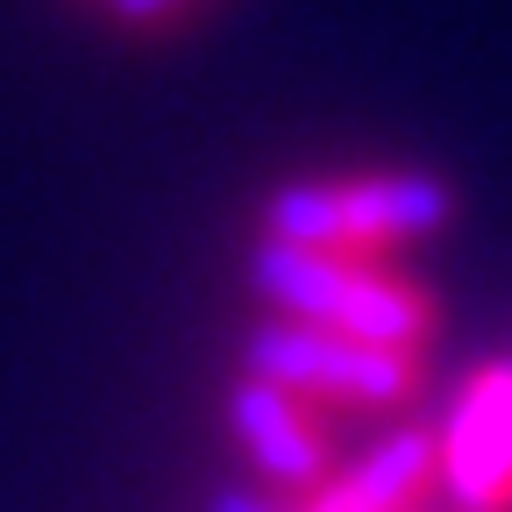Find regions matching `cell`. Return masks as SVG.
I'll return each instance as SVG.
<instances>
[{
    "instance_id": "cell-2",
    "label": "cell",
    "mask_w": 512,
    "mask_h": 512,
    "mask_svg": "<svg viewBox=\"0 0 512 512\" xmlns=\"http://www.w3.org/2000/svg\"><path fill=\"white\" fill-rule=\"evenodd\" d=\"M456 221V185L441 171H363V178H292L264 200V235L377 256Z\"/></svg>"
},
{
    "instance_id": "cell-4",
    "label": "cell",
    "mask_w": 512,
    "mask_h": 512,
    "mask_svg": "<svg viewBox=\"0 0 512 512\" xmlns=\"http://www.w3.org/2000/svg\"><path fill=\"white\" fill-rule=\"evenodd\" d=\"M441 448V477H448V498L463 512H505L512 505V363H484L448 427L434 434Z\"/></svg>"
},
{
    "instance_id": "cell-3",
    "label": "cell",
    "mask_w": 512,
    "mask_h": 512,
    "mask_svg": "<svg viewBox=\"0 0 512 512\" xmlns=\"http://www.w3.org/2000/svg\"><path fill=\"white\" fill-rule=\"evenodd\" d=\"M242 370L285 384L299 399H328V406H356V413H384L413 399L420 363L399 349H377V342H349L335 328H313V320H256L249 342H242Z\"/></svg>"
},
{
    "instance_id": "cell-6",
    "label": "cell",
    "mask_w": 512,
    "mask_h": 512,
    "mask_svg": "<svg viewBox=\"0 0 512 512\" xmlns=\"http://www.w3.org/2000/svg\"><path fill=\"white\" fill-rule=\"evenodd\" d=\"M441 470V448L427 427H399V434H384L370 456H356V470H342L335 484H320L313 505L299 512H406L427 477Z\"/></svg>"
},
{
    "instance_id": "cell-5",
    "label": "cell",
    "mask_w": 512,
    "mask_h": 512,
    "mask_svg": "<svg viewBox=\"0 0 512 512\" xmlns=\"http://www.w3.org/2000/svg\"><path fill=\"white\" fill-rule=\"evenodd\" d=\"M228 427L271 484H328V441H320L306 399L285 392V384H264L242 370L228 384Z\"/></svg>"
},
{
    "instance_id": "cell-7",
    "label": "cell",
    "mask_w": 512,
    "mask_h": 512,
    "mask_svg": "<svg viewBox=\"0 0 512 512\" xmlns=\"http://www.w3.org/2000/svg\"><path fill=\"white\" fill-rule=\"evenodd\" d=\"M185 8H192V0H107V15L128 22V29H164V22H178Z\"/></svg>"
},
{
    "instance_id": "cell-8",
    "label": "cell",
    "mask_w": 512,
    "mask_h": 512,
    "mask_svg": "<svg viewBox=\"0 0 512 512\" xmlns=\"http://www.w3.org/2000/svg\"><path fill=\"white\" fill-rule=\"evenodd\" d=\"M207 512H299V505H285L278 491H249V484H221V491L207 498Z\"/></svg>"
},
{
    "instance_id": "cell-1",
    "label": "cell",
    "mask_w": 512,
    "mask_h": 512,
    "mask_svg": "<svg viewBox=\"0 0 512 512\" xmlns=\"http://www.w3.org/2000/svg\"><path fill=\"white\" fill-rule=\"evenodd\" d=\"M249 285L285 320H313V328H335L349 342H377L399 356H420L434 335V299L413 278L384 271L377 256H342V249L264 235L249 249Z\"/></svg>"
}]
</instances>
